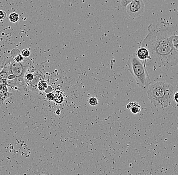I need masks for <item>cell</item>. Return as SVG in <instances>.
Segmentation results:
<instances>
[{
    "mask_svg": "<svg viewBox=\"0 0 178 175\" xmlns=\"http://www.w3.org/2000/svg\"><path fill=\"white\" fill-rule=\"evenodd\" d=\"M175 29L166 22L151 24L142 43L149 52L151 62L160 70L166 71L178 63V52L174 49L170 38Z\"/></svg>",
    "mask_w": 178,
    "mask_h": 175,
    "instance_id": "6da1fadb",
    "label": "cell"
},
{
    "mask_svg": "<svg viewBox=\"0 0 178 175\" xmlns=\"http://www.w3.org/2000/svg\"><path fill=\"white\" fill-rule=\"evenodd\" d=\"M148 100L151 104L157 108H166L172 102L174 87L164 82H156L150 84L147 88Z\"/></svg>",
    "mask_w": 178,
    "mask_h": 175,
    "instance_id": "7a4b0ae2",
    "label": "cell"
},
{
    "mask_svg": "<svg viewBox=\"0 0 178 175\" xmlns=\"http://www.w3.org/2000/svg\"><path fill=\"white\" fill-rule=\"evenodd\" d=\"M147 61L137 58L136 54L129 56L127 60L128 70L136 81L137 85L142 90H146L151 83V79L146 69Z\"/></svg>",
    "mask_w": 178,
    "mask_h": 175,
    "instance_id": "3957f363",
    "label": "cell"
},
{
    "mask_svg": "<svg viewBox=\"0 0 178 175\" xmlns=\"http://www.w3.org/2000/svg\"><path fill=\"white\" fill-rule=\"evenodd\" d=\"M33 65L32 62L28 58H24L21 62H16L13 57L7 59L4 63V66L8 68L9 74H13L18 78H24L26 70Z\"/></svg>",
    "mask_w": 178,
    "mask_h": 175,
    "instance_id": "277c9868",
    "label": "cell"
},
{
    "mask_svg": "<svg viewBox=\"0 0 178 175\" xmlns=\"http://www.w3.org/2000/svg\"><path fill=\"white\" fill-rule=\"evenodd\" d=\"M126 11L132 18L140 17L144 13V3L143 0H134L127 6Z\"/></svg>",
    "mask_w": 178,
    "mask_h": 175,
    "instance_id": "5b68a950",
    "label": "cell"
},
{
    "mask_svg": "<svg viewBox=\"0 0 178 175\" xmlns=\"http://www.w3.org/2000/svg\"><path fill=\"white\" fill-rule=\"evenodd\" d=\"M34 77L33 80L27 84L29 90L35 91L39 90H38V84L39 82L42 80H45L44 76L40 70L38 69L36 67L34 66Z\"/></svg>",
    "mask_w": 178,
    "mask_h": 175,
    "instance_id": "8992f818",
    "label": "cell"
},
{
    "mask_svg": "<svg viewBox=\"0 0 178 175\" xmlns=\"http://www.w3.org/2000/svg\"><path fill=\"white\" fill-rule=\"evenodd\" d=\"M8 86L14 88V90L19 91L29 90L24 78H18L15 76L14 78L11 80H7Z\"/></svg>",
    "mask_w": 178,
    "mask_h": 175,
    "instance_id": "52a82bcc",
    "label": "cell"
},
{
    "mask_svg": "<svg viewBox=\"0 0 178 175\" xmlns=\"http://www.w3.org/2000/svg\"><path fill=\"white\" fill-rule=\"evenodd\" d=\"M136 55L139 59L143 61H150L151 58L149 52L147 49L144 47H140L136 52Z\"/></svg>",
    "mask_w": 178,
    "mask_h": 175,
    "instance_id": "ba28073f",
    "label": "cell"
},
{
    "mask_svg": "<svg viewBox=\"0 0 178 175\" xmlns=\"http://www.w3.org/2000/svg\"><path fill=\"white\" fill-rule=\"evenodd\" d=\"M126 108L131 111L134 114H137L141 112V106L137 102H131L127 105Z\"/></svg>",
    "mask_w": 178,
    "mask_h": 175,
    "instance_id": "9c48e42d",
    "label": "cell"
},
{
    "mask_svg": "<svg viewBox=\"0 0 178 175\" xmlns=\"http://www.w3.org/2000/svg\"><path fill=\"white\" fill-rule=\"evenodd\" d=\"M12 94L0 90V104H3L8 97L12 96Z\"/></svg>",
    "mask_w": 178,
    "mask_h": 175,
    "instance_id": "30bf717a",
    "label": "cell"
},
{
    "mask_svg": "<svg viewBox=\"0 0 178 175\" xmlns=\"http://www.w3.org/2000/svg\"><path fill=\"white\" fill-rule=\"evenodd\" d=\"M170 43L174 49L178 52V35L173 34L170 38Z\"/></svg>",
    "mask_w": 178,
    "mask_h": 175,
    "instance_id": "8fae6325",
    "label": "cell"
},
{
    "mask_svg": "<svg viewBox=\"0 0 178 175\" xmlns=\"http://www.w3.org/2000/svg\"><path fill=\"white\" fill-rule=\"evenodd\" d=\"M9 73L8 69L5 66H3V69L0 72V80L7 81V77L9 75Z\"/></svg>",
    "mask_w": 178,
    "mask_h": 175,
    "instance_id": "7c38bea8",
    "label": "cell"
},
{
    "mask_svg": "<svg viewBox=\"0 0 178 175\" xmlns=\"http://www.w3.org/2000/svg\"><path fill=\"white\" fill-rule=\"evenodd\" d=\"M48 87V86L45 80H42L39 82L38 84V90L40 91H45Z\"/></svg>",
    "mask_w": 178,
    "mask_h": 175,
    "instance_id": "4fadbf2b",
    "label": "cell"
},
{
    "mask_svg": "<svg viewBox=\"0 0 178 175\" xmlns=\"http://www.w3.org/2000/svg\"><path fill=\"white\" fill-rule=\"evenodd\" d=\"M19 19V16L17 13L13 12L9 15V20L11 22L16 23V22H18Z\"/></svg>",
    "mask_w": 178,
    "mask_h": 175,
    "instance_id": "5bb4252c",
    "label": "cell"
},
{
    "mask_svg": "<svg viewBox=\"0 0 178 175\" xmlns=\"http://www.w3.org/2000/svg\"><path fill=\"white\" fill-rule=\"evenodd\" d=\"M89 103L92 106H96L98 105V101L96 97H90L89 100Z\"/></svg>",
    "mask_w": 178,
    "mask_h": 175,
    "instance_id": "9a60e30c",
    "label": "cell"
},
{
    "mask_svg": "<svg viewBox=\"0 0 178 175\" xmlns=\"http://www.w3.org/2000/svg\"><path fill=\"white\" fill-rule=\"evenodd\" d=\"M134 0H121V7L123 8H126L127 6L130 3H131Z\"/></svg>",
    "mask_w": 178,
    "mask_h": 175,
    "instance_id": "2e32d148",
    "label": "cell"
},
{
    "mask_svg": "<svg viewBox=\"0 0 178 175\" xmlns=\"http://www.w3.org/2000/svg\"><path fill=\"white\" fill-rule=\"evenodd\" d=\"M13 59L16 62H21L22 61H24V57H23L22 54H18L17 56H16L14 57H13Z\"/></svg>",
    "mask_w": 178,
    "mask_h": 175,
    "instance_id": "e0dca14e",
    "label": "cell"
},
{
    "mask_svg": "<svg viewBox=\"0 0 178 175\" xmlns=\"http://www.w3.org/2000/svg\"><path fill=\"white\" fill-rule=\"evenodd\" d=\"M21 54L24 57L29 58L30 55V51L28 49H23V51H22V53H21Z\"/></svg>",
    "mask_w": 178,
    "mask_h": 175,
    "instance_id": "ac0fdd59",
    "label": "cell"
},
{
    "mask_svg": "<svg viewBox=\"0 0 178 175\" xmlns=\"http://www.w3.org/2000/svg\"><path fill=\"white\" fill-rule=\"evenodd\" d=\"M11 57H14L16 56H17L18 54H20V52L19 49H14L11 51Z\"/></svg>",
    "mask_w": 178,
    "mask_h": 175,
    "instance_id": "d6986e66",
    "label": "cell"
},
{
    "mask_svg": "<svg viewBox=\"0 0 178 175\" xmlns=\"http://www.w3.org/2000/svg\"><path fill=\"white\" fill-rule=\"evenodd\" d=\"M7 17V14L4 11L0 10V20L5 19Z\"/></svg>",
    "mask_w": 178,
    "mask_h": 175,
    "instance_id": "ffe728a7",
    "label": "cell"
},
{
    "mask_svg": "<svg viewBox=\"0 0 178 175\" xmlns=\"http://www.w3.org/2000/svg\"><path fill=\"white\" fill-rule=\"evenodd\" d=\"M46 97H47L48 100H54L55 95L53 93L50 92L46 95Z\"/></svg>",
    "mask_w": 178,
    "mask_h": 175,
    "instance_id": "44dd1931",
    "label": "cell"
},
{
    "mask_svg": "<svg viewBox=\"0 0 178 175\" xmlns=\"http://www.w3.org/2000/svg\"><path fill=\"white\" fill-rule=\"evenodd\" d=\"M174 100L175 103L178 104V92H176L175 94L174 95Z\"/></svg>",
    "mask_w": 178,
    "mask_h": 175,
    "instance_id": "7402d4cb",
    "label": "cell"
}]
</instances>
